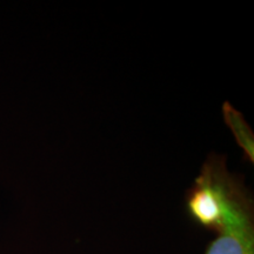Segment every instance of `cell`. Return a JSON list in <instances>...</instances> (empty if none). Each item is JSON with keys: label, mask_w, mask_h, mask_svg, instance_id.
<instances>
[{"label": "cell", "mask_w": 254, "mask_h": 254, "mask_svg": "<svg viewBox=\"0 0 254 254\" xmlns=\"http://www.w3.org/2000/svg\"><path fill=\"white\" fill-rule=\"evenodd\" d=\"M214 234L205 254H254V205L245 185L233 196Z\"/></svg>", "instance_id": "obj_1"}, {"label": "cell", "mask_w": 254, "mask_h": 254, "mask_svg": "<svg viewBox=\"0 0 254 254\" xmlns=\"http://www.w3.org/2000/svg\"><path fill=\"white\" fill-rule=\"evenodd\" d=\"M222 114L228 128L233 133L239 147L243 148L247 159L253 163L254 160V138L253 132L249 124L245 122L243 114L234 109L230 103H225L222 106Z\"/></svg>", "instance_id": "obj_2"}]
</instances>
